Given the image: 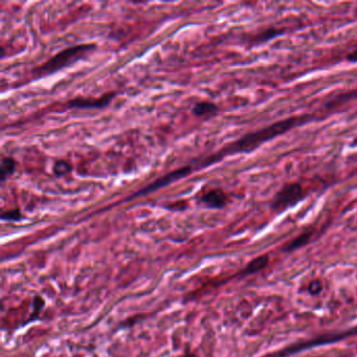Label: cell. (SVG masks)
<instances>
[{
	"instance_id": "1",
	"label": "cell",
	"mask_w": 357,
	"mask_h": 357,
	"mask_svg": "<svg viewBox=\"0 0 357 357\" xmlns=\"http://www.w3.org/2000/svg\"><path fill=\"white\" fill-rule=\"evenodd\" d=\"M314 118L315 116L310 114L291 116L285 118V120L278 121L269 126H266V127L249 132L242 137L238 138L235 142L221 148L219 151L207 156V157L190 163L193 168V172L215 165V163L223 160V158L226 157V156L254 152L265 143L270 142V140L277 138L280 135H283L284 133L292 130L295 127H300V126L310 123Z\"/></svg>"
},
{
	"instance_id": "2",
	"label": "cell",
	"mask_w": 357,
	"mask_h": 357,
	"mask_svg": "<svg viewBox=\"0 0 357 357\" xmlns=\"http://www.w3.org/2000/svg\"><path fill=\"white\" fill-rule=\"evenodd\" d=\"M95 47H96L95 44L87 43L65 48L61 50L60 53L56 54L54 57L49 58L45 63H43L39 65L38 67H36L33 70L34 77L43 78L67 67V66H70L77 61L81 60L82 58L90 53V51H92Z\"/></svg>"
},
{
	"instance_id": "3",
	"label": "cell",
	"mask_w": 357,
	"mask_h": 357,
	"mask_svg": "<svg viewBox=\"0 0 357 357\" xmlns=\"http://www.w3.org/2000/svg\"><path fill=\"white\" fill-rule=\"evenodd\" d=\"M307 192L299 182L286 183L282 187L271 200V209L277 213L284 212L306 198Z\"/></svg>"
},
{
	"instance_id": "4",
	"label": "cell",
	"mask_w": 357,
	"mask_h": 357,
	"mask_svg": "<svg viewBox=\"0 0 357 357\" xmlns=\"http://www.w3.org/2000/svg\"><path fill=\"white\" fill-rule=\"evenodd\" d=\"M192 172H193V169H192L191 165L184 166L180 169H176V170L172 171V172L163 175L160 178H157V179L154 180L150 184H148L147 187H145L144 189L137 191L135 194H132L130 197L127 198V200H130L135 197H139V196H146L148 194H151V193H153L155 191L165 188V187H167V185H170L171 183L182 179V178L187 177Z\"/></svg>"
},
{
	"instance_id": "5",
	"label": "cell",
	"mask_w": 357,
	"mask_h": 357,
	"mask_svg": "<svg viewBox=\"0 0 357 357\" xmlns=\"http://www.w3.org/2000/svg\"><path fill=\"white\" fill-rule=\"evenodd\" d=\"M115 95L114 92H109L102 95L101 98H76L68 102V108L101 109L109 105V103L113 100Z\"/></svg>"
},
{
	"instance_id": "6",
	"label": "cell",
	"mask_w": 357,
	"mask_h": 357,
	"mask_svg": "<svg viewBox=\"0 0 357 357\" xmlns=\"http://www.w3.org/2000/svg\"><path fill=\"white\" fill-rule=\"evenodd\" d=\"M227 200L228 198L226 194L221 189H213L202 195V197L200 198V202L206 207H210V209L218 210L226 205Z\"/></svg>"
},
{
	"instance_id": "7",
	"label": "cell",
	"mask_w": 357,
	"mask_h": 357,
	"mask_svg": "<svg viewBox=\"0 0 357 357\" xmlns=\"http://www.w3.org/2000/svg\"><path fill=\"white\" fill-rule=\"evenodd\" d=\"M218 107L212 102H199L193 107L192 112L196 116H213L218 113Z\"/></svg>"
},
{
	"instance_id": "8",
	"label": "cell",
	"mask_w": 357,
	"mask_h": 357,
	"mask_svg": "<svg viewBox=\"0 0 357 357\" xmlns=\"http://www.w3.org/2000/svg\"><path fill=\"white\" fill-rule=\"evenodd\" d=\"M284 31L281 28H276V27H269L267 29H264L263 32L259 33L257 36H255L250 41L254 44H258V43H263V42H267L271 39L277 38V37L283 35Z\"/></svg>"
},
{
	"instance_id": "9",
	"label": "cell",
	"mask_w": 357,
	"mask_h": 357,
	"mask_svg": "<svg viewBox=\"0 0 357 357\" xmlns=\"http://www.w3.org/2000/svg\"><path fill=\"white\" fill-rule=\"evenodd\" d=\"M1 172H0V180L4 182L16 170V161L12 157H4L1 160Z\"/></svg>"
},
{
	"instance_id": "10",
	"label": "cell",
	"mask_w": 357,
	"mask_h": 357,
	"mask_svg": "<svg viewBox=\"0 0 357 357\" xmlns=\"http://www.w3.org/2000/svg\"><path fill=\"white\" fill-rule=\"evenodd\" d=\"M267 263H268V257H267L266 255L260 256L252 260V261L246 266V268L243 270V272H244V274H251V273L258 272L259 270L263 269Z\"/></svg>"
},
{
	"instance_id": "11",
	"label": "cell",
	"mask_w": 357,
	"mask_h": 357,
	"mask_svg": "<svg viewBox=\"0 0 357 357\" xmlns=\"http://www.w3.org/2000/svg\"><path fill=\"white\" fill-rule=\"evenodd\" d=\"M311 235H312V232H309V230H307V232H304L300 236H297L294 240H292L291 242H290L287 245V247L285 248V250L290 251V250H293V249L302 247L303 245H305L309 241Z\"/></svg>"
},
{
	"instance_id": "12",
	"label": "cell",
	"mask_w": 357,
	"mask_h": 357,
	"mask_svg": "<svg viewBox=\"0 0 357 357\" xmlns=\"http://www.w3.org/2000/svg\"><path fill=\"white\" fill-rule=\"evenodd\" d=\"M44 305H45V301H44L43 297H41L39 295H36L34 299V310L32 312L31 317L27 319V323L35 322V321H37V319H39V314H40L41 310L43 309Z\"/></svg>"
},
{
	"instance_id": "13",
	"label": "cell",
	"mask_w": 357,
	"mask_h": 357,
	"mask_svg": "<svg viewBox=\"0 0 357 357\" xmlns=\"http://www.w3.org/2000/svg\"><path fill=\"white\" fill-rule=\"evenodd\" d=\"M72 170L71 165L66 160H58L55 162L54 165V173L57 176H63L65 174L69 173Z\"/></svg>"
},
{
	"instance_id": "14",
	"label": "cell",
	"mask_w": 357,
	"mask_h": 357,
	"mask_svg": "<svg viewBox=\"0 0 357 357\" xmlns=\"http://www.w3.org/2000/svg\"><path fill=\"white\" fill-rule=\"evenodd\" d=\"M22 218V214L18 209L6 211L1 214V219L6 221H19Z\"/></svg>"
},
{
	"instance_id": "15",
	"label": "cell",
	"mask_w": 357,
	"mask_h": 357,
	"mask_svg": "<svg viewBox=\"0 0 357 357\" xmlns=\"http://www.w3.org/2000/svg\"><path fill=\"white\" fill-rule=\"evenodd\" d=\"M322 289H323V285L319 281L312 282V283L309 286V291H310L311 294H316V293H318L319 291H321Z\"/></svg>"
},
{
	"instance_id": "16",
	"label": "cell",
	"mask_w": 357,
	"mask_h": 357,
	"mask_svg": "<svg viewBox=\"0 0 357 357\" xmlns=\"http://www.w3.org/2000/svg\"><path fill=\"white\" fill-rule=\"evenodd\" d=\"M346 60L350 63H356L357 62V48L351 51L350 54H348L346 57Z\"/></svg>"
},
{
	"instance_id": "17",
	"label": "cell",
	"mask_w": 357,
	"mask_h": 357,
	"mask_svg": "<svg viewBox=\"0 0 357 357\" xmlns=\"http://www.w3.org/2000/svg\"><path fill=\"white\" fill-rule=\"evenodd\" d=\"M180 357H197V356H196V354L192 353V352H187V353H184L183 355H181Z\"/></svg>"
},
{
	"instance_id": "18",
	"label": "cell",
	"mask_w": 357,
	"mask_h": 357,
	"mask_svg": "<svg viewBox=\"0 0 357 357\" xmlns=\"http://www.w3.org/2000/svg\"><path fill=\"white\" fill-rule=\"evenodd\" d=\"M3 57H4V48L1 47V58H3Z\"/></svg>"
}]
</instances>
